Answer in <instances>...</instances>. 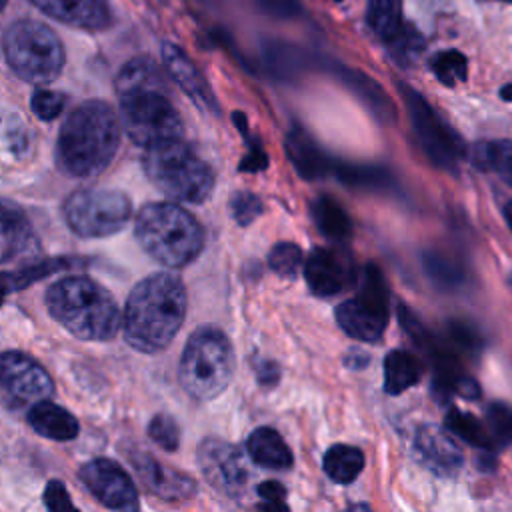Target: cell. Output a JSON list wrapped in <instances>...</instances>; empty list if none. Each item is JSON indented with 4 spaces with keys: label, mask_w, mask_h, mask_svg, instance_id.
Wrapping results in <instances>:
<instances>
[{
    "label": "cell",
    "mask_w": 512,
    "mask_h": 512,
    "mask_svg": "<svg viewBox=\"0 0 512 512\" xmlns=\"http://www.w3.org/2000/svg\"><path fill=\"white\" fill-rule=\"evenodd\" d=\"M186 316V288L182 280L168 272L140 280L124 308L126 342L140 352L164 350Z\"/></svg>",
    "instance_id": "6da1fadb"
},
{
    "label": "cell",
    "mask_w": 512,
    "mask_h": 512,
    "mask_svg": "<svg viewBox=\"0 0 512 512\" xmlns=\"http://www.w3.org/2000/svg\"><path fill=\"white\" fill-rule=\"evenodd\" d=\"M120 146V120L110 104L86 100L64 120L56 160L62 172L72 178H92L114 158Z\"/></svg>",
    "instance_id": "7a4b0ae2"
},
{
    "label": "cell",
    "mask_w": 512,
    "mask_h": 512,
    "mask_svg": "<svg viewBox=\"0 0 512 512\" xmlns=\"http://www.w3.org/2000/svg\"><path fill=\"white\" fill-rule=\"evenodd\" d=\"M50 316L82 340H110L120 328L114 296L86 276H66L46 292Z\"/></svg>",
    "instance_id": "3957f363"
},
{
    "label": "cell",
    "mask_w": 512,
    "mask_h": 512,
    "mask_svg": "<svg viewBox=\"0 0 512 512\" xmlns=\"http://www.w3.org/2000/svg\"><path fill=\"white\" fill-rule=\"evenodd\" d=\"M134 234L144 252L168 268L190 264L204 248L200 222L174 202H150L140 208Z\"/></svg>",
    "instance_id": "277c9868"
},
{
    "label": "cell",
    "mask_w": 512,
    "mask_h": 512,
    "mask_svg": "<svg viewBox=\"0 0 512 512\" xmlns=\"http://www.w3.org/2000/svg\"><path fill=\"white\" fill-rule=\"evenodd\" d=\"M142 166L148 180L172 200L200 204L214 188L212 168L180 138L146 146Z\"/></svg>",
    "instance_id": "5b68a950"
},
{
    "label": "cell",
    "mask_w": 512,
    "mask_h": 512,
    "mask_svg": "<svg viewBox=\"0 0 512 512\" xmlns=\"http://www.w3.org/2000/svg\"><path fill=\"white\" fill-rule=\"evenodd\" d=\"M234 374V350L226 334L214 326L198 328L186 342L178 378L196 400L216 398Z\"/></svg>",
    "instance_id": "8992f818"
},
{
    "label": "cell",
    "mask_w": 512,
    "mask_h": 512,
    "mask_svg": "<svg viewBox=\"0 0 512 512\" xmlns=\"http://www.w3.org/2000/svg\"><path fill=\"white\" fill-rule=\"evenodd\" d=\"M2 50L12 72L28 84L46 86L64 66V48L58 36L38 20H16L2 36Z\"/></svg>",
    "instance_id": "52a82bcc"
},
{
    "label": "cell",
    "mask_w": 512,
    "mask_h": 512,
    "mask_svg": "<svg viewBox=\"0 0 512 512\" xmlns=\"http://www.w3.org/2000/svg\"><path fill=\"white\" fill-rule=\"evenodd\" d=\"M118 96L120 122L134 144L146 148L156 142L182 136V118L168 100L166 90L136 88Z\"/></svg>",
    "instance_id": "ba28073f"
},
{
    "label": "cell",
    "mask_w": 512,
    "mask_h": 512,
    "mask_svg": "<svg viewBox=\"0 0 512 512\" xmlns=\"http://www.w3.org/2000/svg\"><path fill=\"white\" fill-rule=\"evenodd\" d=\"M132 214V202L118 190H76L64 202V218L70 230L82 238H102L122 230Z\"/></svg>",
    "instance_id": "9c48e42d"
},
{
    "label": "cell",
    "mask_w": 512,
    "mask_h": 512,
    "mask_svg": "<svg viewBox=\"0 0 512 512\" xmlns=\"http://www.w3.org/2000/svg\"><path fill=\"white\" fill-rule=\"evenodd\" d=\"M390 318V294L378 266L368 264L360 278V290L354 298L336 308L338 326L352 338L376 342L386 330Z\"/></svg>",
    "instance_id": "30bf717a"
},
{
    "label": "cell",
    "mask_w": 512,
    "mask_h": 512,
    "mask_svg": "<svg viewBox=\"0 0 512 512\" xmlns=\"http://www.w3.org/2000/svg\"><path fill=\"white\" fill-rule=\"evenodd\" d=\"M414 134L426 156L440 168L454 172L462 158V142L450 126L434 112V108L414 88L400 84Z\"/></svg>",
    "instance_id": "8fae6325"
},
{
    "label": "cell",
    "mask_w": 512,
    "mask_h": 512,
    "mask_svg": "<svg viewBox=\"0 0 512 512\" xmlns=\"http://www.w3.org/2000/svg\"><path fill=\"white\" fill-rule=\"evenodd\" d=\"M198 462L204 478L224 496L238 500L246 492L250 470L244 454L234 444L206 438L198 446Z\"/></svg>",
    "instance_id": "7c38bea8"
},
{
    "label": "cell",
    "mask_w": 512,
    "mask_h": 512,
    "mask_svg": "<svg viewBox=\"0 0 512 512\" xmlns=\"http://www.w3.org/2000/svg\"><path fill=\"white\" fill-rule=\"evenodd\" d=\"M78 474L102 506L122 512L138 508V490L120 464L108 458H96L86 462Z\"/></svg>",
    "instance_id": "4fadbf2b"
},
{
    "label": "cell",
    "mask_w": 512,
    "mask_h": 512,
    "mask_svg": "<svg viewBox=\"0 0 512 512\" xmlns=\"http://www.w3.org/2000/svg\"><path fill=\"white\" fill-rule=\"evenodd\" d=\"M0 384L14 400L22 404L48 400L54 394L52 378L42 364L14 350L0 354Z\"/></svg>",
    "instance_id": "5bb4252c"
},
{
    "label": "cell",
    "mask_w": 512,
    "mask_h": 512,
    "mask_svg": "<svg viewBox=\"0 0 512 512\" xmlns=\"http://www.w3.org/2000/svg\"><path fill=\"white\" fill-rule=\"evenodd\" d=\"M304 278L316 296H334L356 282L354 260L342 250L316 248L306 260Z\"/></svg>",
    "instance_id": "9a60e30c"
},
{
    "label": "cell",
    "mask_w": 512,
    "mask_h": 512,
    "mask_svg": "<svg viewBox=\"0 0 512 512\" xmlns=\"http://www.w3.org/2000/svg\"><path fill=\"white\" fill-rule=\"evenodd\" d=\"M414 450L420 462L436 476L452 478L464 464L462 450L440 426L434 424H424L418 428L414 436Z\"/></svg>",
    "instance_id": "2e32d148"
},
{
    "label": "cell",
    "mask_w": 512,
    "mask_h": 512,
    "mask_svg": "<svg viewBox=\"0 0 512 512\" xmlns=\"http://www.w3.org/2000/svg\"><path fill=\"white\" fill-rule=\"evenodd\" d=\"M130 462L142 484L164 500H184L196 492V484L190 476L164 466L146 452H132Z\"/></svg>",
    "instance_id": "e0dca14e"
},
{
    "label": "cell",
    "mask_w": 512,
    "mask_h": 512,
    "mask_svg": "<svg viewBox=\"0 0 512 512\" xmlns=\"http://www.w3.org/2000/svg\"><path fill=\"white\" fill-rule=\"evenodd\" d=\"M46 16L84 30H104L112 22L106 0H30Z\"/></svg>",
    "instance_id": "ac0fdd59"
},
{
    "label": "cell",
    "mask_w": 512,
    "mask_h": 512,
    "mask_svg": "<svg viewBox=\"0 0 512 512\" xmlns=\"http://www.w3.org/2000/svg\"><path fill=\"white\" fill-rule=\"evenodd\" d=\"M162 60H164V66H166L168 74L172 76V80L188 94L190 100H194V104L198 108L218 112V104H216V98H214L208 82L204 80V76L200 74L196 64L188 58V54L182 48H178L172 42H164L162 44Z\"/></svg>",
    "instance_id": "d6986e66"
},
{
    "label": "cell",
    "mask_w": 512,
    "mask_h": 512,
    "mask_svg": "<svg viewBox=\"0 0 512 512\" xmlns=\"http://www.w3.org/2000/svg\"><path fill=\"white\" fill-rule=\"evenodd\" d=\"M36 246L28 218L16 206L0 202V264Z\"/></svg>",
    "instance_id": "ffe728a7"
},
{
    "label": "cell",
    "mask_w": 512,
    "mask_h": 512,
    "mask_svg": "<svg viewBox=\"0 0 512 512\" xmlns=\"http://www.w3.org/2000/svg\"><path fill=\"white\" fill-rule=\"evenodd\" d=\"M28 424L38 432L40 436L56 442H66L74 440L80 432L78 420L62 406L50 402V400H40L34 402L30 412H28Z\"/></svg>",
    "instance_id": "44dd1931"
},
{
    "label": "cell",
    "mask_w": 512,
    "mask_h": 512,
    "mask_svg": "<svg viewBox=\"0 0 512 512\" xmlns=\"http://www.w3.org/2000/svg\"><path fill=\"white\" fill-rule=\"evenodd\" d=\"M248 456L252 462L274 468V470H284L290 468L292 464V452L288 444L282 440V436L274 428H256L250 438H248Z\"/></svg>",
    "instance_id": "7402d4cb"
},
{
    "label": "cell",
    "mask_w": 512,
    "mask_h": 512,
    "mask_svg": "<svg viewBox=\"0 0 512 512\" xmlns=\"http://www.w3.org/2000/svg\"><path fill=\"white\" fill-rule=\"evenodd\" d=\"M286 152L300 172L302 178H320L328 172V158L320 152V148L310 140L306 132L300 128H292L286 138Z\"/></svg>",
    "instance_id": "603a6c76"
},
{
    "label": "cell",
    "mask_w": 512,
    "mask_h": 512,
    "mask_svg": "<svg viewBox=\"0 0 512 512\" xmlns=\"http://www.w3.org/2000/svg\"><path fill=\"white\" fill-rule=\"evenodd\" d=\"M422 362L416 354L406 350H394L384 360V390L388 394H400L414 386L422 378Z\"/></svg>",
    "instance_id": "cb8c5ba5"
},
{
    "label": "cell",
    "mask_w": 512,
    "mask_h": 512,
    "mask_svg": "<svg viewBox=\"0 0 512 512\" xmlns=\"http://www.w3.org/2000/svg\"><path fill=\"white\" fill-rule=\"evenodd\" d=\"M338 76L342 78V82L354 92L358 94V98L364 100L366 106H370L374 110V114L382 116V118H390L394 108L390 98L386 96V92L382 90V86L372 80L368 74H364L362 70H354L348 66H336Z\"/></svg>",
    "instance_id": "d4e9b609"
},
{
    "label": "cell",
    "mask_w": 512,
    "mask_h": 512,
    "mask_svg": "<svg viewBox=\"0 0 512 512\" xmlns=\"http://www.w3.org/2000/svg\"><path fill=\"white\" fill-rule=\"evenodd\" d=\"M312 218L326 238L346 240L352 234V222L348 212L332 196H320L314 200Z\"/></svg>",
    "instance_id": "484cf974"
},
{
    "label": "cell",
    "mask_w": 512,
    "mask_h": 512,
    "mask_svg": "<svg viewBox=\"0 0 512 512\" xmlns=\"http://www.w3.org/2000/svg\"><path fill=\"white\" fill-rule=\"evenodd\" d=\"M136 88H160L166 90V82L164 76L160 72V68L156 66V62H152L150 58H132L130 62H126L122 66V70L116 76V92H128V90H136Z\"/></svg>",
    "instance_id": "4316f807"
},
{
    "label": "cell",
    "mask_w": 512,
    "mask_h": 512,
    "mask_svg": "<svg viewBox=\"0 0 512 512\" xmlns=\"http://www.w3.org/2000/svg\"><path fill=\"white\" fill-rule=\"evenodd\" d=\"M364 468V454L350 444H334L324 454V472L338 484H350Z\"/></svg>",
    "instance_id": "83f0119b"
},
{
    "label": "cell",
    "mask_w": 512,
    "mask_h": 512,
    "mask_svg": "<svg viewBox=\"0 0 512 512\" xmlns=\"http://www.w3.org/2000/svg\"><path fill=\"white\" fill-rule=\"evenodd\" d=\"M366 22L372 28V32L382 42H386L404 24V20H402V0H368Z\"/></svg>",
    "instance_id": "f1b7e54d"
},
{
    "label": "cell",
    "mask_w": 512,
    "mask_h": 512,
    "mask_svg": "<svg viewBox=\"0 0 512 512\" xmlns=\"http://www.w3.org/2000/svg\"><path fill=\"white\" fill-rule=\"evenodd\" d=\"M264 60L266 66L276 74L278 78H290L296 76L298 70L304 66L302 52L286 42H266L264 44Z\"/></svg>",
    "instance_id": "f546056e"
},
{
    "label": "cell",
    "mask_w": 512,
    "mask_h": 512,
    "mask_svg": "<svg viewBox=\"0 0 512 512\" xmlns=\"http://www.w3.org/2000/svg\"><path fill=\"white\" fill-rule=\"evenodd\" d=\"M474 162L480 168L496 172L504 182L512 186V142L510 140L482 144L476 152Z\"/></svg>",
    "instance_id": "4dcf8cb0"
},
{
    "label": "cell",
    "mask_w": 512,
    "mask_h": 512,
    "mask_svg": "<svg viewBox=\"0 0 512 512\" xmlns=\"http://www.w3.org/2000/svg\"><path fill=\"white\" fill-rule=\"evenodd\" d=\"M446 426L458 438H462L464 442H468L472 446H478V448H490L492 446L488 428L468 412H462L458 408H450L448 414H446Z\"/></svg>",
    "instance_id": "1f68e13d"
},
{
    "label": "cell",
    "mask_w": 512,
    "mask_h": 512,
    "mask_svg": "<svg viewBox=\"0 0 512 512\" xmlns=\"http://www.w3.org/2000/svg\"><path fill=\"white\" fill-rule=\"evenodd\" d=\"M384 44H386L390 56L400 66H410L420 56V52L424 48V38L410 22H404L400 26V30L392 38H388Z\"/></svg>",
    "instance_id": "d6a6232c"
},
{
    "label": "cell",
    "mask_w": 512,
    "mask_h": 512,
    "mask_svg": "<svg viewBox=\"0 0 512 512\" xmlns=\"http://www.w3.org/2000/svg\"><path fill=\"white\" fill-rule=\"evenodd\" d=\"M430 70L444 86H456V82L466 80L468 60L462 52L454 48L442 50L430 58Z\"/></svg>",
    "instance_id": "836d02e7"
},
{
    "label": "cell",
    "mask_w": 512,
    "mask_h": 512,
    "mask_svg": "<svg viewBox=\"0 0 512 512\" xmlns=\"http://www.w3.org/2000/svg\"><path fill=\"white\" fill-rule=\"evenodd\" d=\"M424 268H426L428 276L442 288L458 286L464 276L462 270L458 268V264L440 252H428L424 256Z\"/></svg>",
    "instance_id": "e575fe53"
},
{
    "label": "cell",
    "mask_w": 512,
    "mask_h": 512,
    "mask_svg": "<svg viewBox=\"0 0 512 512\" xmlns=\"http://www.w3.org/2000/svg\"><path fill=\"white\" fill-rule=\"evenodd\" d=\"M486 428L492 444L508 446L512 442V408L502 402H492L486 408Z\"/></svg>",
    "instance_id": "d590c367"
},
{
    "label": "cell",
    "mask_w": 512,
    "mask_h": 512,
    "mask_svg": "<svg viewBox=\"0 0 512 512\" xmlns=\"http://www.w3.org/2000/svg\"><path fill=\"white\" fill-rule=\"evenodd\" d=\"M270 268L280 276H294L302 264V250L294 242H278L268 254Z\"/></svg>",
    "instance_id": "8d00e7d4"
},
{
    "label": "cell",
    "mask_w": 512,
    "mask_h": 512,
    "mask_svg": "<svg viewBox=\"0 0 512 512\" xmlns=\"http://www.w3.org/2000/svg\"><path fill=\"white\" fill-rule=\"evenodd\" d=\"M148 436L164 450H176L180 444L178 424L168 414H156L148 424Z\"/></svg>",
    "instance_id": "74e56055"
},
{
    "label": "cell",
    "mask_w": 512,
    "mask_h": 512,
    "mask_svg": "<svg viewBox=\"0 0 512 512\" xmlns=\"http://www.w3.org/2000/svg\"><path fill=\"white\" fill-rule=\"evenodd\" d=\"M30 108L34 110V114L40 120H46V122L54 120L60 116V112L64 108V96L54 90L38 88L30 98Z\"/></svg>",
    "instance_id": "f35d334b"
},
{
    "label": "cell",
    "mask_w": 512,
    "mask_h": 512,
    "mask_svg": "<svg viewBox=\"0 0 512 512\" xmlns=\"http://www.w3.org/2000/svg\"><path fill=\"white\" fill-rule=\"evenodd\" d=\"M262 212V204L258 200V196H254L252 192L240 190L234 194L232 198V216L240 226L250 224L252 220H256Z\"/></svg>",
    "instance_id": "ab89813d"
},
{
    "label": "cell",
    "mask_w": 512,
    "mask_h": 512,
    "mask_svg": "<svg viewBox=\"0 0 512 512\" xmlns=\"http://www.w3.org/2000/svg\"><path fill=\"white\" fill-rule=\"evenodd\" d=\"M340 176L344 182L352 186H382L388 182V172L380 168H360V166H346L340 168Z\"/></svg>",
    "instance_id": "60d3db41"
},
{
    "label": "cell",
    "mask_w": 512,
    "mask_h": 512,
    "mask_svg": "<svg viewBox=\"0 0 512 512\" xmlns=\"http://www.w3.org/2000/svg\"><path fill=\"white\" fill-rule=\"evenodd\" d=\"M258 496L262 498V504H258V508L262 510H288V506L284 504L286 488L276 480L262 482L258 486Z\"/></svg>",
    "instance_id": "b9f144b4"
},
{
    "label": "cell",
    "mask_w": 512,
    "mask_h": 512,
    "mask_svg": "<svg viewBox=\"0 0 512 512\" xmlns=\"http://www.w3.org/2000/svg\"><path fill=\"white\" fill-rule=\"evenodd\" d=\"M44 504L48 510H54V512H60V510H72L74 504L70 502V496L64 488L62 482L58 480H50L44 488Z\"/></svg>",
    "instance_id": "7bdbcfd3"
},
{
    "label": "cell",
    "mask_w": 512,
    "mask_h": 512,
    "mask_svg": "<svg viewBox=\"0 0 512 512\" xmlns=\"http://www.w3.org/2000/svg\"><path fill=\"white\" fill-rule=\"evenodd\" d=\"M254 2L274 18H296L302 8L298 0H254Z\"/></svg>",
    "instance_id": "ee69618b"
},
{
    "label": "cell",
    "mask_w": 512,
    "mask_h": 512,
    "mask_svg": "<svg viewBox=\"0 0 512 512\" xmlns=\"http://www.w3.org/2000/svg\"><path fill=\"white\" fill-rule=\"evenodd\" d=\"M450 340L456 344V348L460 350H476L478 348V336L472 332V328L464 326V324H450Z\"/></svg>",
    "instance_id": "f6af8a7d"
},
{
    "label": "cell",
    "mask_w": 512,
    "mask_h": 512,
    "mask_svg": "<svg viewBox=\"0 0 512 512\" xmlns=\"http://www.w3.org/2000/svg\"><path fill=\"white\" fill-rule=\"evenodd\" d=\"M268 166V156L266 152L258 146V144H252L250 146V152L244 156V160L240 162V170H248V172H260Z\"/></svg>",
    "instance_id": "bcb514c9"
},
{
    "label": "cell",
    "mask_w": 512,
    "mask_h": 512,
    "mask_svg": "<svg viewBox=\"0 0 512 512\" xmlns=\"http://www.w3.org/2000/svg\"><path fill=\"white\" fill-rule=\"evenodd\" d=\"M256 374H258V380L262 384H274L280 378L278 366L274 362H270V360H260L256 364Z\"/></svg>",
    "instance_id": "7dc6e473"
},
{
    "label": "cell",
    "mask_w": 512,
    "mask_h": 512,
    "mask_svg": "<svg viewBox=\"0 0 512 512\" xmlns=\"http://www.w3.org/2000/svg\"><path fill=\"white\" fill-rule=\"evenodd\" d=\"M12 290H20V282L16 274H0V304L4 302V298L12 292Z\"/></svg>",
    "instance_id": "c3c4849f"
},
{
    "label": "cell",
    "mask_w": 512,
    "mask_h": 512,
    "mask_svg": "<svg viewBox=\"0 0 512 512\" xmlns=\"http://www.w3.org/2000/svg\"><path fill=\"white\" fill-rule=\"evenodd\" d=\"M500 96L508 102H512V84H506L502 90H500Z\"/></svg>",
    "instance_id": "681fc988"
},
{
    "label": "cell",
    "mask_w": 512,
    "mask_h": 512,
    "mask_svg": "<svg viewBox=\"0 0 512 512\" xmlns=\"http://www.w3.org/2000/svg\"><path fill=\"white\" fill-rule=\"evenodd\" d=\"M504 214H506V220H508V224H510V228H512V200L506 204Z\"/></svg>",
    "instance_id": "f907efd6"
},
{
    "label": "cell",
    "mask_w": 512,
    "mask_h": 512,
    "mask_svg": "<svg viewBox=\"0 0 512 512\" xmlns=\"http://www.w3.org/2000/svg\"><path fill=\"white\" fill-rule=\"evenodd\" d=\"M6 2H8V0H0V10L6 6Z\"/></svg>",
    "instance_id": "816d5d0a"
},
{
    "label": "cell",
    "mask_w": 512,
    "mask_h": 512,
    "mask_svg": "<svg viewBox=\"0 0 512 512\" xmlns=\"http://www.w3.org/2000/svg\"><path fill=\"white\" fill-rule=\"evenodd\" d=\"M496 2H504V4H512V0H496Z\"/></svg>",
    "instance_id": "f5cc1de1"
},
{
    "label": "cell",
    "mask_w": 512,
    "mask_h": 512,
    "mask_svg": "<svg viewBox=\"0 0 512 512\" xmlns=\"http://www.w3.org/2000/svg\"><path fill=\"white\" fill-rule=\"evenodd\" d=\"M334 2H342V0H334Z\"/></svg>",
    "instance_id": "db71d44e"
}]
</instances>
